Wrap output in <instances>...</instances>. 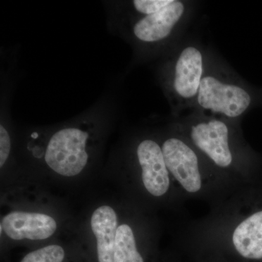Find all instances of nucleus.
<instances>
[{
	"label": "nucleus",
	"mask_w": 262,
	"mask_h": 262,
	"mask_svg": "<svg viewBox=\"0 0 262 262\" xmlns=\"http://www.w3.org/2000/svg\"><path fill=\"white\" fill-rule=\"evenodd\" d=\"M11 141L8 131L4 125H0V167L3 168L9 158Z\"/></svg>",
	"instance_id": "14"
},
{
	"label": "nucleus",
	"mask_w": 262,
	"mask_h": 262,
	"mask_svg": "<svg viewBox=\"0 0 262 262\" xmlns=\"http://www.w3.org/2000/svg\"><path fill=\"white\" fill-rule=\"evenodd\" d=\"M1 227L7 237L13 241H44L57 230V222L51 215L35 212L13 211L5 215Z\"/></svg>",
	"instance_id": "8"
},
{
	"label": "nucleus",
	"mask_w": 262,
	"mask_h": 262,
	"mask_svg": "<svg viewBox=\"0 0 262 262\" xmlns=\"http://www.w3.org/2000/svg\"><path fill=\"white\" fill-rule=\"evenodd\" d=\"M232 238L234 248L243 257L262 258V211L241 222L234 229Z\"/></svg>",
	"instance_id": "10"
},
{
	"label": "nucleus",
	"mask_w": 262,
	"mask_h": 262,
	"mask_svg": "<svg viewBox=\"0 0 262 262\" xmlns=\"http://www.w3.org/2000/svg\"><path fill=\"white\" fill-rule=\"evenodd\" d=\"M114 262H144L138 251L134 230L127 224H122L117 228Z\"/></svg>",
	"instance_id": "11"
},
{
	"label": "nucleus",
	"mask_w": 262,
	"mask_h": 262,
	"mask_svg": "<svg viewBox=\"0 0 262 262\" xmlns=\"http://www.w3.org/2000/svg\"><path fill=\"white\" fill-rule=\"evenodd\" d=\"M136 157L146 191L155 196L166 194L170 179L159 143L151 139H143L136 147Z\"/></svg>",
	"instance_id": "7"
},
{
	"label": "nucleus",
	"mask_w": 262,
	"mask_h": 262,
	"mask_svg": "<svg viewBox=\"0 0 262 262\" xmlns=\"http://www.w3.org/2000/svg\"><path fill=\"white\" fill-rule=\"evenodd\" d=\"M118 217L113 207H98L91 218V227L96 241L98 262H114V249L118 228Z\"/></svg>",
	"instance_id": "9"
},
{
	"label": "nucleus",
	"mask_w": 262,
	"mask_h": 262,
	"mask_svg": "<svg viewBox=\"0 0 262 262\" xmlns=\"http://www.w3.org/2000/svg\"><path fill=\"white\" fill-rule=\"evenodd\" d=\"M66 256L59 245H49L27 253L20 262H63Z\"/></svg>",
	"instance_id": "12"
},
{
	"label": "nucleus",
	"mask_w": 262,
	"mask_h": 262,
	"mask_svg": "<svg viewBox=\"0 0 262 262\" xmlns=\"http://www.w3.org/2000/svg\"><path fill=\"white\" fill-rule=\"evenodd\" d=\"M206 49L199 38L187 34L163 57L160 81L175 118L192 111L204 74Z\"/></svg>",
	"instance_id": "2"
},
{
	"label": "nucleus",
	"mask_w": 262,
	"mask_h": 262,
	"mask_svg": "<svg viewBox=\"0 0 262 262\" xmlns=\"http://www.w3.org/2000/svg\"><path fill=\"white\" fill-rule=\"evenodd\" d=\"M253 102L252 91L238 74L206 46L204 74L192 111L238 122Z\"/></svg>",
	"instance_id": "1"
},
{
	"label": "nucleus",
	"mask_w": 262,
	"mask_h": 262,
	"mask_svg": "<svg viewBox=\"0 0 262 262\" xmlns=\"http://www.w3.org/2000/svg\"><path fill=\"white\" fill-rule=\"evenodd\" d=\"M89 133L79 127L61 129L48 141L45 161L58 175L75 177L83 171L89 163Z\"/></svg>",
	"instance_id": "5"
},
{
	"label": "nucleus",
	"mask_w": 262,
	"mask_h": 262,
	"mask_svg": "<svg viewBox=\"0 0 262 262\" xmlns=\"http://www.w3.org/2000/svg\"><path fill=\"white\" fill-rule=\"evenodd\" d=\"M198 3L173 0L163 10L136 19L131 35L141 51L166 56L182 42L198 10Z\"/></svg>",
	"instance_id": "4"
},
{
	"label": "nucleus",
	"mask_w": 262,
	"mask_h": 262,
	"mask_svg": "<svg viewBox=\"0 0 262 262\" xmlns=\"http://www.w3.org/2000/svg\"><path fill=\"white\" fill-rule=\"evenodd\" d=\"M162 151L168 171L188 192L201 190L202 176L200 153L180 134L165 138Z\"/></svg>",
	"instance_id": "6"
},
{
	"label": "nucleus",
	"mask_w": 262,
	"mask_h": 262,
	"mask_svg": "<svg viewBox=\"0 0 262 262\" xmlns=\"http://www.w3.org/2000/svg\"><path fill=\"white\" fill-rule=\"evenodd\" d=\"M172 2L173 0H134L131 2L133 11L136 15L134 20L158 13Z\"/></svg>",
	"instance_id": "13"
},
{
	"label": "nucleus",
	"mask_w": 262,
	"mask_h": 262,
	"mask_svg": "<svg viewBox=\"0 0 262 262\" xmlns=\"http://www.w3.org/2000/svg\"><path fill=\"white\" fill-rule=\"evenodd\" d=\"M175 119L176 130L215 166L229 168L237 162L238 122L194 111Z\"/></svg>",
	"instance_id": "3"
}]
</instances>
